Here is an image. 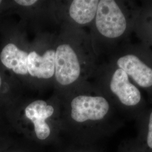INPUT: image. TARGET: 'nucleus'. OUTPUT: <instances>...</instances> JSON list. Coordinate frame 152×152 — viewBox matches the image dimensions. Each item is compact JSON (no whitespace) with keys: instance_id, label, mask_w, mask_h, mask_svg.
<instances>
[{"instance_id":"1","label":"nucleus","mask_w":152,"mask_h":152,"mask_svg":"<svg viewBox=\"0 0 152 152\" xmlns=\"http://www.w3.org/2000/svg\"><path fill=\"white\" fill-rule=\"evenodd\" d=\"M138 6L131 1H99L94 21L95 31L111 54L130 42Z\"/></svg>"},{"instance_id":"2","label":"nucleus","mask_w":152,"mask_h":152,"mask_svg":"<svg viewBox=\"0 0 152 152\" xmlns=\"http://www.w3.org/2000/svg\"><path fill=\"white\" fill-rule=\"evenodd\" d=\"M105 97L125 120H137L147 109L141 91L123 70L110 63L102 78Z\"/></svg>"},{"instance_id":"3","label":"nucleus","mask_w":152,"mask_h":152,"mask_svg":"<svg viewBox=\"0 0 152 152\" xmlns=\"http://www.w3.org/2000/svg\"><path fill=\"white\" fill-rule=\"evenodd\" d=\"M111 64L126 73L152 102V50L147 45L129 42L112 55Z\"/></svg>"},{"instance_id":"4","label":"nucleus","mask_w":152,"mask_h":152,"mask_svg":"<svg viewBox=\"0 0 152 152\" xmlns=\"http://www.w3.org/2000/svg\"><path fill=\"white\" fill-rule=\"evenodd\" d=\"M71 107L72 119L80 124L102 121L108 117L124 118L109 100L102 95L77 96L72 100Z\"/></svg>"},{"instance_id":"5","label":"nucleus","mask_w":152,"mask_h":152,"mask_svg":"<svg viewBox=\"0 0 152 152\" xmlns=\"http://www.w3.org/2000/svg\"><path fill=\"white\" fill-rule=\"evenodd\" d=\"M81 64L75 50L68 44H61L55 51V76L60 85L76 82L81 73Z\"/></svg>"},{"instance_id":"6","label":"nucleus","mask_w":152,"mask_h":152,"mask_svg":"<svg viewBox=\"0 0 152 152\" xmlns=\"http://www.w3.org/2000/svg\"><path fill=\"white\" fill-rule=\"evenodd\" d=\"M54 109L46 102L36 100L28 105L25 109L26 116L32 122L36 136L40 140H45L50 135V129L46 120L54 113Z\"/></svg>"},{"instance_id":"7","label":"nucleus","mask_w":152,"mask_h":152,"mask_svg":"<svg viewBox=\"0 0 152 152\" xmlns=\"http://www.w3.org/2000/svg\"><path fill=\"white\" fill-rule=\"evenodd\" d=\"M55 51L49 50L41 56L35 51L31 52L28 58V73L38 78L48 79L55 74Z\"/></svg>"},{"instance_id":"8","label":"nucleus","mask_w":152,"mask_h":152,"mask_svg":"<svg viewBox=\"0 0 152 152\" xmlns=\"http://www.w3.org/2000/svg\"><path fill=\"white\" fill-rule=\"evenodd\" d=\"M134 32L141 42L152 47V1H144L138 6Z\"/></svg>"},{"instance_id":"9","label":"nucleus","mask_w":152,"mask_h":152,"mask_svg":"<svg viewBox=\"0 0 152 152\" xmlns=\"http://www.w3.org/2000/svg\"><path fill=\"white\" fill-rule=\"evenodd\" d=\"M28 54L19 49L15 44L6 45L2 49L0 59L2 63L17 75H26L28 71Z\"/></svg>"},{"instance_id":"10","label":"nucleus","mask_w":152,"mask_h":152,"mask_svg":"<svg viewBox=\"0 0 152 152\" xmlns=\"http://www.w3.org/2000/svg\"><path fill=\"white\" fill-rule=\"evenodd\" d=\"M99 2V0H74L70 5L69 15L78 24L88 25L94 21Z\"/></svg>"},{"instance_id":"11","label":"nucleus","mask_w":152,"mask_h":152,"mask_svg":"<svg viewBox=\"0 0 152 152\" xmlns=\"http://www.w3.org/2000/svg\"><path fill=\"white\" fill-rule=\"evenodd\" d=\"M136 143L144 152H152V108H148L136 120Z\"/></svg>"},{"instance_id":"12","label":"nucleus","mask_w":152,"mask_h":152,"mask_svg":"<svg viewBox=\"0 0 152 152\" xmlns=\"http://www.w3.org/2000/svg\"><path fill=\"white\" fill-rule=\"evenodd\" d=\"M121 152H144L137 144L136 141L126 145L121 149Z\"/></svg>"},{"instance_id":"13","label":"nucleus","mask_w":152,"mask_h":152,"mask_svg":"<svg viewBox=\"0 0 152 152\" xmlns=\"http://www.w3.org/2000/svg\"><path fill=\"white\" fill-rule=\"evenodd\" d=\"M15 2L18 4L23 6H30L35 4L37 1L36 0H16Z\"/></svg>"},{"instance_id":"14","label":"nucleus","mask_w":152,"mask_h":152,"mask_svg":"<svg viewBox=\"0 0 152 152\" xmlns=\"http://www.w3.org/2000/svg\"><path fill=\"white\" fill-rule=\"evenodd\" d=\"M1 83H2V80H1V76H0V87H1Z\"/></svg>"},{"instance_id":"15","label":"nucleus","mask_w":152,"mask_h":152,"mask_svg":"<svg viewBox=\"0 0 152 152\" xmlns=\"http://www.w3.org/2000/svg\"><path fill=\"white\" fill-rule=\"evenodd\" d=\"M1 2H2V1H0V4H1Z\"/></svg>"},{"instance_id":"16","label":"nucleus","mask_w":152,"mask_h":152,"mask_svg":"<svg viewBox=\"0 0 152 152\" xmlns=\"http://www.w3.org/2000/svg\"></svg>"}]
</instances>
